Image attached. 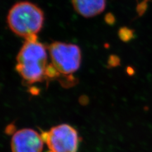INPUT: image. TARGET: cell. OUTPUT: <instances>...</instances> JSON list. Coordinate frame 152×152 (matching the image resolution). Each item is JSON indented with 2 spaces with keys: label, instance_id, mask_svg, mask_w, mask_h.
Wrapping results in <instances>:
<instances>
[{
  "label": "cell",
  "instance_id": "cell-1",
  "mask_svg": "<svg viewBox=\"0 0 152 152\" xmlns=\"http://www.w3.org/2000/svg\"><path fill=\"white\" fill-rule=\"evenodd\" d=\"M46 47L37 40V35L26 39L17 56L15 69L27 83L41 82L46 79L48 66Z\"/></svg>",
  "mask_w": 152,
  "mask_h": 152
},
{
  "label": "cell",
  "instance_id": "cell-2",
  "mask_svg": "<svg viewBox=\"0 0 152 152\" xmlns=\"http://www.w3.org/2000/svg\"><path fill=\"white\" fill-rule=\"evenodd\" d=\"M45 22L43 11L34 3L19 1L10 8L7 15V23L16 35L26 38L37 35Z\"/></svg>",
  "mask_w": 152,
  "mask_h": 152
},
{
  "label": "cell",
  "instance_id": "cell-3",
  "mask_svg": "<svg viewBox=\"0 0 152 152\" xmlns=\"http://www.w3.org/2000/svg\"><path fill=\"white\" fill-rule=\"evenodd\" d=\"M48 50L51 64L61 75H69L79 69L82 55L77 45L55 41L49 45Z\"/></svg>",
  "mask_w": 152,
  "mask_h": 152
},
{
  "label": "cell",
  "instance_id": "cell-4",
  "mask_svg": "<svg viewBox=\"0 0 152 152\" xmlns=\"http://www.w3.org/2000/svg\"><path fill=\"white\" fill-rule=\"evenodd\" d=\"M51 152H77L78 133L73 127L66 124L55 126L41 135Z\"/></svg>",
  "mask_w": 152,
  "mask_h": 152
},
{
  "label": "cell",
  "instance_id": "cell-5",
  "mask_svg": "<svg viewBox=\"0 0 152 152\" xmlns=\"http://www.w3.org/2000/svg\"><path fill=\"white\" fill-rule=\"evenodd\" d=\"M43 142L41 135L34 129L25 128L16 131L11 140L12 152H42Z\"/></svg>",
  "mask_w": 152,
  "mask_h": 152
},
{
  "label": "cell",
  "instance_id": "cell-6",
  "mask_svg": "<svg viewBox=\"0 0 152 152\" xmlns=\"http://www.w3.org/2000/svg\"><path fill=\"white\" fill-rule=\"evenodd\" d=\"M72 6L80 15L91 18L102 13L106 7V0H72Z\"/></svg>",
  "mask_w": 152,
  "mask_h": 152
},
{
  "label": "cell",
  "instance_id": "cell-7",
  "mask_svg": "<svg viewBox=\"0 0 152 152\" xmlns=\"http://www.w3.org/2000/svg\"><path fill=\"white\" fill-rule=\"evenodd\" d=\"M134 30L128 27H122L118 31V36L124 42H129L134 39Z\"/></svg>",
  "mask_w": 152,
  "mask_h": 152
},
{
  "label": "cell",
  "instance_id": "cell-8",
  "mask_svg": "<svg viewBox=\"0 0 152 152\" xmlns=\"http://www.w3.org/2000/svg\"><path fill=\"white\" fill-rule=\"evenodd\" d=\"M121 64V60L120 57L116 55H111L107 61L108 68H115L120 66Z\"/></svg>",
  "mask_w": 152,
  "mask_h": 152
},
{
  "label": "cell",
  "instance_id": "cell-9",
  "mask_svg": "<svg viewBox=\"0 0 152 152\" xmlns=\"http://www.w3.org/2000/svg\"><path fill=\"white\" fill-rule=\"evenodd\" d=\"M147 5H148V0H145V1H142L141 3L137 4L136 11L139 17L143 15V14L145 13L147 10V7H148Z\"/></svg>",
  "mask_w": 152,
  "mask_h": 152
},
{
  "label": "cell",
  "instance_id": "cell-10",
  "mask_svg": "<svg viewBox=\"0 0 152 152\" xmlns=\"http://www.w3.org/2000/svg\"><path fill=\"white\" fill-rule=\"evenodd\" d=\"M104 20H105L107 24L110 26H113L116 21L115 16L111 13H108L107 14L105 17H104Z\"/></svg>",
  "mask_w": 152,
  "mask_h": 152
},
{
  "label": "cell",
  "instance_id": "cell-11",
  "mask_svg": "<svg viewBox=\"0 0 152 152\" xmlns=\"http://www.w3.org/2000/svg\"><path fill=\"white\" fill-rule=\"evenodd\" d=\"M125 71L126 74L128 76H129V77H132V76L134 75V74H136L135 69L131 65H127L126 67Z\"/></svg>",
  "mask_w": 152,
  "mask_h": 152
}]
</instances>
